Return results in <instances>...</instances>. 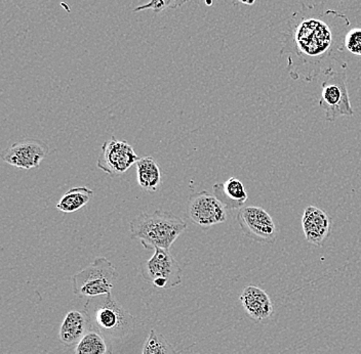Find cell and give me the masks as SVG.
<instances>
[{"label": "cell", "mask_w": 361, "mask_h": 354, "mask_svg": "<svg viewBox=\"0 0 361 354\" xmlns=\"http://www.w3.org/2000/svg\"><path fill=\"white\" fill-rule=\"evenodd\" d=\"M350 25L348 18L322 6H303L295 13L284 33L281 55L288 60V71L293 80L312 82L322 74L333 69V62L345 47L343 31H335Z\"/></svg>", "instance_id": "6da1fadb"}, {"label": "cell", "mask_w": 361, "mask_h": 354, "mask_svg": "<svg viewBox=\"0 0 361 354\" xmlns=\"http://www.w3.org/2000/svg\"><path fill=\"white\" fill-rule=\"evenodd\" d=\"M186 229L187 223L171 211L143 212L130 222V234L146 250L171 249Z\"/></svg>", "instance_id": "7a4b0ae2"}, {"label": "cell", "mask_w": 361, "mask_h": 354, "mask_svg": "<svg viewBox=\"0 0 361 354\" xmlns=\"http://www.w3.org/2000/svg\"><path fill=\"white\" fill-rule=\"evenodd\" d=\"M85 311L92 330L109 340H121L135 331L137 319L124 310L111 293L87 299Z\"/></svg>", "instance_id": "3957f363"}, {"label": "cell", "mask_w": 361, "mask_h": 354, "mask_svg": "<svg viewBox=\"0 0 361 354\" xmlns=\"http://www.w3.org/2000/svg\"><path fill=\"white\" fill-rule=\"evenodd\" d=\"M118 277V272L111 261L105 257H97L92 265L72 279L74 294L87 298L110 294Z\"/></svg>", "instance_id": "277c9868"}, {"label": "cell", "mask_w": 361, "mask_h": 354, "mask_svg": "<svg viewBox=\"0 0 361 354\" xmlns=\"http://www.w3.org/2000/svg\"><path fill=\"white\" fill-rule=\"evenodd\" d=\"M324 76L319 107L326 113V120L334 122L340 117L352 116L354 111L347 87L346 71L331 70Z\"/></svg>", "instance_id": "5b68a950"}, {"label": "cell", "mask_w": 361, "mask_h": 354, "mask_svg": "<svg viewBox=\"0 0 361 354\" xmlns=\"http://www.w3.org/2000/svg\"><path fill=\"white\" fill-rule=\"evenodd\" d=\"M147 283L157 289H171L182 283V268L169 250L155 249L154 254L141 266Z\"/></svg>", "instance_id": "8992f818"}, {"label": "cell", "mask_w": 361, "mask_h": 354, "mask_svg": "<svg viewBox=\"0 0 361 354\" xmlns=\"http://www.w3.org/2000/svg\"><path fill=\"white\" fill-rule=\"evenodd\" d=\"M134 148L126 141H119L112 137L102 146L97 167L110 177L123 175L139 161Z\"/></svg>", "instance_id": "52a82bcc"}, {"label": "cell", "mask_w": 361, "mask_h": 354, "mask_svg": "<svg viewBox=\"0 0 361 354\" xmlns=\"http://www.w3.org/2000/svg\"><path fill=\"white\" fill-rule=\"evenodd\" d=\"M236 218L241 231L252 240L261 244H273L276 241V225L265 209L243 207L239 209Z\"/></svg>", "instance_id": "ba28073f"}, {"label": "cell", "mask_w": 361, "mask_h": 354, "mask_svg": "<svg viewBox=\"0 0 361 354\" xmlns=\"http://www.w3.org/2000/svg\"><path fill=\"white\" fill-rule=\"evenodd\" d=\"M187 215L192 222L202 227H211L227 220V208L214 195L202 191L190 196Z\"/></svg>", "instance_id": "9c48e42d"}, {"label": "cell", "mask_w": 361, "mask_h": 354, "mask_svg": "<svg viewBox=\"0 0 361 354\" xmlns=\"http://www.w3.org/2000/svg\"><path fill=\"white\" fill-rule=\"evenodd\" d=\"M49 153V148L39 139H22L1 153V159L8 165L20 169L37 168Z\"/></svg>", "instance_id": "30bf717a"}, {"label": "cell", "mask_w": 361, "mask_h": 354, "mask_svg": "<svg viewBox=\"0 0 361 354\" xmlns=\"http://www.w3.org/2000/svg\"><path fill=\"white\" fill-rule=\"evenodd\" d=\"M302 227L307 242L316 247H322L331 233V216L317 207H307L302 217Z\"/></svg>", "instance_id": "8fae6325"}, {"label": "cell", "mask_w": 361, "mask_h": 354, "mask_svg": "<svg viewBox=\"0 0 361 354\" xmlns=\"http://www.w3.org/2000/svg\"><path fill=\"white\" fill-rule=\"evenodd\" d=\"M239 300L248 317L255 322L269 319L274 312L269 295L257 286L250 285L243 289Z\"/></svg>", "instance_id": "7c38bea8"}, {"label": "cell", "mask_w": 361, "mask_h": 354, "mask_svg": "<svg viewBox=\"0 0 361 354\" xmlns=\"http://www.w3.org/2000/svg\"><path fill=\"white\" fill-rule=\"evenodd\" d=\"M92 330L89 317L85 310H70L65 315L61 324L59 338L65 346H73L85 337V334Z\"/></svg>", "instance_id": "4fadbf2b"}, {"label": "cell", "mask_w": 361, "mask_h": 354, "mask_svg": "<svg viewBox=\"0 0 361 354\" xmlns=\"http://www.w3.org/2000/svg\"><path fill=\"white\" fill-rule=\"evenodd\" d=\"M214 195L227 208V210L241 209L247 201V193L243 182L236 177H230L223 184H216Z\"/></svg>", "instance_id": "5bb4252c"}, {"label": "cell", "mask_w": 361, "mask_h": 354, "mask_svg": "<svg viewBox=\"0 0 361 354\" xmlns=\"http://www.w3.org/2000/svg\"><path fill=\"white\" fill-rule=\"evenodd\" d=\"M137 180L140 188L147 193H157L161 188L162 175L154 158H140L135 163Z\"/></svg>", "instance_id": "9a60e30c"}, {"label": "cell", "mask_w": 361, "mask_h": 354, "mask_svg": "<svg viewBox=\"0 0 361 354\" xmlns=\"http://www.w3.org/2000/svg\"><path fill=\"white\" fill-rule=\"evenodd\" d=\"M94 198V191L87 187L70 189L56 203V208L63 213H74L80 210Z\"/></svg>", "instance_id": "2e32d148"}, {"label": "cell", "mask_w": 361, "mask_h": 354, "mask_svg": "<svg viewBox=\"0 0 361 354\" xmlns=\"http://www.w3.org/2000/svg\"><path fill=\"white\" fill-rule=\"evenodd\" d=\"M74 354H112L110 340L96 330H90L76 344Z\"/></svg>", "instance_id": "e0dca14e"}, {"label": "cell", "mask_w": 361, "mask_h": 354, "mask_svg": "<svg viewBox=\"0 0 361 354\" xmlns=\"http://www.w3.org/2000/svg\"><path fill=\"white\" fill-rule=\"evenodd\" d=\"M142 354H178V353L161 334L157 333L155 330H151L144 344Z\"/></svg>", "instance_id": "ac0fdd59"}, {"label": "cell", "mask_w": 361, "mask_h": 354, "mask_svg": "<svg viewBox=\"0 0 361 354\" xmlns=\"http://www.w3.org/2000/svg\"><path fill=\"white\" fill-rule=\"evenodd\" d=\"M188 0H150L148 4L139 6L135 8L134 11H153L154 13H159L166 10H175L184 6Z\"/></svg>", "instance_id": "d6986e66"}, {"label": "cell", "mask_w": 361, "mask_h": 354, "mask_svg": "<svg viewBox=\"0 0 361 354\" xmlns=\"http://www.w3.org/2000/svg\"><path fill=\"white\" fill-rule=\"evenodd\" d=\"M345 49L350 53L356 56H361V29H351L345 35Z\"/></svg>", "instance_id": "ffe728a7"}, {"label": "cell", "mask_w": 361, "mask_h": 354, "mask_svg": "<svg viewBox=\"0 0 361 354\" xmlns=\"http://www.w3.org/2000/svg\"><path fill=\"white\" fill-rule=\"evenodd\" d=\"M257 0H232L235 6H252L256 4Z\"/></svg>", "instance_id": "44dd1931"}]
</instances>
